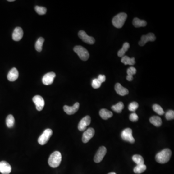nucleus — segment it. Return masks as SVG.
I'll return each mask as SVG.
<instances>
[{"instance_id":"obj_37","label":"nucleus","mask_w":174,"mask_h":174,"mask_svg":"<svg viewBox=\"0 0 174 174\" xmlns=\"http://www.w3.org/2000/svg\"><path fill=\"white\" fill-rule=\"evenodd\" d=\"M8 1L9 2H14L15 0H8Z\"/></svg>"},{"instance_id":"obj_15","label":"nucleus","mask_w":174,"mask_h":174,"mask_svg":"<svg viewBox=\"0 0 174 174\" xmlns=\"http://www.w3.org/2000/svg\"><path fill=\"white\" fill-rule=\"evenodd\" d=\"M79 108H80V103L77 102L72 107L64 106L63 107V110L68 115H73L78 111Z\"/></svg>"},{"instance_id":"obj_29","label":"nucleus","mask_w":174,"mask_h":174,"mask_svg":"<svg viewBox=\"0 0 174 174\" xmlns=\"http://www.w3.org/2000/svg\"><path fill=\"white\" fill-rule=\"evenodd\" d=\"M133 161L137 164V165L144 164V160L142 156L140 155H135L132 157Z\"/></svg>"},{"instance_id":"obj_9","label":"nucleus","mask_w":174,"mask_h":174,"mask_svg":"<svg viewBox=\"0 0 174 174\" xmlns=\"http://www.w3.org/2000/svg\"><path fill=\"white\" fill-rule=\"evenodd\" d=\"M156 36L153 33H149L147 35H144L141 36V40L139 42V46H144L148 42H153L156 40Z\"/></svg>"},{"instance_id":"obj_35","label":"nucleus","mask_w":174,"mask_h":174,"mask_svg":"<svg viewBox=\"0 0 174 174\" xmlns=\"http://www.w3.org/2000/svg\"><path fill=\"white\" fill-rule=\"evenodd\" d=\"M130 120L132 122H136L138 120V117L135 113H132L130 115Z\"/></svg>"},{"instance_id":"obj_36","label":"nucleus","mask_w":174,"mask_h":174,"mask_svg":"<svg viewBox=\"0 0 174 174\" xmlns=\"http://www.w3.org/2000/svg\"><path fill=\"white\" fill-rule=\"evenodd\" d=\"M98 80L100 82L103 83L105 81H106V76L103 75H99L98 76Z\"/></svg>"},{"instance_id":"obj_12","label":"nucleus","mask_w":174,"mask_h":174,"mask_svg":"<svg viewBox=\"0 0 174 174\" xmlns=\"http://www.w3.org/2000/svg\"><path fill=\"white\" fill-rule=\"evenodd\" d=\"M95 134V130L93 128H89L87 130H85L83 134L82 140L83 142L84 143H87L89 141V140L91 138H93V136Z\"/></svg>"},{"instance_id":"obj_3","label":"nucleus","mask_w":174,"mask_h":174,"mask_svg":"<svg viewBox=\"0 0 174 174\" xmlns=\"http://www.w3.org/2000/svg\"><path fill=\"white\" fill-rule=\"evenodd\" d=\"M127 18V15L126 13H119L113 18L112 20V24L113 26L117 28H121L124 25Z\"/></svg>"},{"instance_id":"obj_4","label":"nucleus","mask_w":174,"mask_h":174,"mask_svg":"<svg viewBox=\"0 0 174 174\" xmlns=\"http://www.w3.org/2000/svg\"><path fill=\"white\" fill-rule=\"evenodd\" d=\"M74 51L77 54L80 59L82 61H87L89 58V53L84 47L81 46H76L74 47Z\"/></svg>"},{"instance_id":"obj_14","label":"nucleus","mask_w":174,"mask_h":174,"mask_svg":"<svg viewBox=\"0 0 174 174\" xmlns=\"http://www.w3.org/2000/svg\"><path fill=\"white\" fill-rule=\"evenodd\" d=\"M12 170L11 165L6 161L0 162V172L2 174H9Z\"/></svg>"},{"instance_id":"obj_26","label":"nucleus","mask_w":174,"mask_h":174,"mask_svg":"<svg viewBox=\"0 0 174 174\" xmlns=\"http://www.w3.org/2000/svg\"><path fill=\"white\" fill-rule=\"evenodd\" d=\"M147 169L146 165L144 164L137 165L134 169V171L135 174H139L143 173Z\"/></svg>"},{"instance_id":"obj_2","label":"nucleus","mask_w":174,"mask_h":174,"mask_svg":"<svg viewBox=\"0 0 174 174\" xmlns=\"http://www.w3.org/2000/svg\"><path fill=\"white\" fill-rule=\"evenodd\" d=\"M62 161V155L59 151L53 152L48 160V164L52 168H56L59 167Z\"/></svg>"},{"instance_id":"obj_34","label":"nucleus","mask_w":174,"mask_h":174,"mask_svg":"<svg viewBox=\"0 0 174 174\" xmlns=\"http://www.w3.org/2000/svg\"><path fill=\"white\" fill-rule=\"evenodd\" d=\"M165 117L167 120H171L174 118V111L173 110H168L165 114Z\"/></svg>"},{"instance_id":"obj_7","label":"nucleus","mask_w":174,"mask_h":174,"mask_svg":"<svg viewBox=\"0 0 174 174\" xmlns=\"http://www.w3.org/2000/svg\"><path fill=\"white\" fill-rule=\"evenodd\" d=\"M78 36L83 41L89 45H93L95 42L94 37L89 36L84 30H80L78 33Z\"/></svg>"},{"instance_id":"obj_31","label":"nucleus","mask_w":174,"mask_h":174,"mask_svg":"<svg viewBox=\"0 0 174 174\" xmlns=\"http://www.w3.org/2000/svg\"><path fill=\"white\" fill-rule=\"evenodd\" d=\"M35 10L37 12V14L40 15H45L47 12L46 8L45 7H39V6H36L35 7Z\"/></svg>"},{"instance_id":"obj_16","label":"nucleus","mask_w":174,"mask_h":174,"mask_svg":"<svg viewBox=\"0 0 174 174\" xmlns=\"http://www.w3.org/2000/svg\"><path fill=\"white\" fill-rule=\"evenodd\" d=\"M23 36V30L21 27H16L15 29L13 34H12V39L15 41H19L21 40Z\"/></svg>"},{"instance_id":"obj_38","label":"nucleus","mask_w":174,"mask_h":174,"mask_svg":"<svg viewBox=\"0 0 174 174\" xmlns=\"http://www.w3.org/2000/svg\"><path fill=\"white\" fill-rule=\"evenodd\" d=\"M108 174H116L115 173H114V172H111V173H108Z\"/></svg>"},{"instance_id":"obj_17","label":"nucleus","mask_w":174,"mask_h":174,"mask_svg":"<svg viewBox=\"0 0 174 174\" xmlns=\"http://www.w3.org/2000/svg\"><path fill=\"white\" fill-rule=\"evenodd\" d=\"M19 74L18 70L14 67L10 70L7 75V79L10 81H15L19 77Z\"/></svg>"},{"instance_id":"obj_19","label":"nucleus","mask_w":174,"mask_h":174,"mask_svg":"<svg viewBox=\"0 0 174 174\" xmlns=\"http://www.w3.org/2000/svg\"><path fill=\"white\" fill-rule=\"evenodd\" d=\"M99 114L103 120H108L113 116V113L111 111H109L107 109H102L99 112Z\"/></svg>"},{"instance_id":"obj_21","label":"nucleus","mask_w":174,"mask_h":174,"mask_svg":"<svg viewBox=\"0 0 174 174\" xmlns=\"http://www.w3.org/2000/svg\"><path fill=\"white\" fill-rule=\"evenodd\" d=\"M121 62L124 63L125 65H134L135 63V58H130L127 56H124L122 57Z\"/></svg>"},{"instance_id":"obj_18","label":"nucleus","mask_w":174,"mask_h":174,"mask_svg":"<svg viewBox=\"0 0 174 174\" xmlns=\"http://www.w3.org/2000/svg\"><path fill=\"white\" fill-rule=\"evenodd\" d=\"M115 89L116 93L120 95H126L129 94V90H128V89L125 88L123 86H122V85L119 83H117L116 84L115 86Z\"/></svg>"},{"instance_id":"obj_10","label":"nucleus","mask_w":174,"mask_h":174,"mask_svg":"<svg viewBox=\"0 0 174 174\" xmlns=\"http://www.w3.org/2000/svg\"><path fill=\"white\" fill-rule=\"evenodd\" d=\"M33 101L36 106V109L38 111H41L45 106V101L43 97L40 95L35 96L33 97Z\"/></svg>"},{"instance_id":"obj_5","label":"nucleus","mask_w":174,"mask_h":174,"mask_svg":"<svg viewBox=\"0 0 174 174\" xmlns=\"http://www.w3.org/2000/svg\"><path fill=\"white\" fill-rule=\"evenodd\" d=\"M52 130L50 129H47L41 135L38 139V142L41 145H44L48 141L50 137L52 136Z\"/></svg>"},{"instance_id":"obj_1","label":"nucleus","mask_w":174,"mask_h":174,"mask_svg":"<svg viewBox=\"0 0 174 174\" xmlns=\"http://www.w3.org/2000/svg\"><path fill=\"white\" fill-rule=\"evenodd\" d=\"M172 152L169 149H165L159 152L156 155L155 159L160 163H167L171 158Z\"/></svg>"},{"instance_id":"obj_20","label":"nucleus","mask_w":174,"mask_h":174,"mask_svg":"<svg viewBox=\"0 0 174 174\" xmlns=\"http://www.w3.org/2000/svg\"><path fill=\"white\" fill-rule=\"evenodd\" d=\"M147 22L144 20H140L137 17H135L133 20V24L135 27L139 28L141 27H145L147 25Z\"/></svg>"},{"instance_id":"obj_33","label":"nucleus","mask_w":174,"mask_h":174,"mask_svg":"<svg viewBox=\"0 0 174 174\" xmlns=\"http://www.w3.org/2000/svg\"><path fill=\"white\" fill-rule=\"evenodd\" d=\"M101 84L102 83L100 82L97 78H95L93 80V81H92L91 86L93 87V88L96 89L99 88L101 86Z\"/></svg>"},{"instance_id":"obj_13","label":"nucleus","mask_w":174,"mask_h":174,"mask_svg":"<svg viewBox=\"0 0 174 174\" xmlns=\"http://www.w3.org/2000/svg\"><path fill=\"white\" fill-rule=\"evenodd\" d=\"M56 74L54 72H51L47 73L43 77V83L46 85H51L53 82L54 80Z\"/></svg>"},{"instance_id":"obj_24","label":"nucleus","mask_w":174,"mask_h":174,"mask_svg":"<svg viewBox=\"0 0 174 174\" xmlns=\"http://www.w3.org/2000/svg\"><path fill=\"white\" fill-rule=\"evenodd\" d=\"M130 48V44L126 42L123 44L121 49H120L117 52V55L120 57H122L125 55V52L128 50Z\"/></svg>"},{"instance_id":"obj_6","label":"nucleus","mask_w":174,"mask_h":174,"mask_svg":"<svg viewBox=\"0 0 174 174\" xmlns=\"http://www.w3.org/2000/svg\"><path fill=\"white\" fill-rule=\"evenodd\" d=\"M122 139L125 141L129 142L130 143H134L135 139L132 135V130L130 128H126L122 132L121 134Z\"/></svg>"},{"instance_id":"obj_22","label":"nucleus","mask_w":174,"mask_h":174,"mask_svg":"<svg viewBox=\"0 0 174 174\" xmlns=\"http://www.w3.org/2000/svg\"><path fill=\"white\" fill-rule=\"evenodd\" d=\"M149 121L151 124L156 127H159L162 124V119L158 116L151 117L149 119Z\"/></svg>"},{"instance_id":"obj_28","label":"nucleus","mask_w":174,"mask_h":174,"mask_svg":"<svg viewBox=\"0 0 174 174\" xmlns=\"http://www.w3.org/2000/svg\"><path fill=\"white\" fill-rule=\"evenodd\" d=\"M6 123L7 126L8 128L13 127L14 125L15 119L14 117L12 115H9L6 119Z\"/></svg>"},{"instance_id":"obj_27","label":"nucleus","mask_w":174,"mask_h":174,"mask_svg":"<svg viewBox=\"0 0 174 174\" xmlns=\"http://www.w3.org/2000/svg\"><path fill=\"white\" fill-rule=\"evenodd\" d=\"M44 41H45V39H44L43 37H40L38 38L37 42L35 43V49L38 52H41L42 50L43 45Z\"/></svg>"},{"instance_id":"obj_8","label":"nucleus","mask_w":174,"mask_h":174,"mask_svg":"<svg viewBox=\"0 0 174 174\" xmlns=\"http://www.w3.org/2000/svg\"><path fill=\"white\" fill-rule=\"evenodd\" d=\"M107 149L106 147L104 146H102L100 147L98 151L96 152L94 158V161L96 163H99L101 162L103 159L104 156L106 155L107 153Z\"/></svg>"},{"instance_id":"obj_25","label":"nucleus","mask_w":174,"mask_h":174,"mask_svg":"<svg viewBox=\"0 0 174 174\" xmlns=\"http://www.w3.org/2000/svg\"><path fill=\"white\" fill-rule=\"evenodd\" d=\"M124 104H123V103L120 102L114 106H112L111 108L115 112L117 113H120L121 112L122 110L124 108Z\"/></svg>"},{"instance_id":"obj_23","label":"nucleus","mask_w":174,"mask_h":174,"mask_svg":"<svg viewBox=\"0 0 174 174\" xmlns=\"http://www.w3.org/2000/svg\"><path fill=\"white\" fill-rule=\"evenodd\" d=\"M136 69L134 67H130L129 68L127 71V76L126 77V79L129 81H131L133 80V75L136 74Z\"/></svg>"},{"instance_id":"obj_30","label":"nucleus","mask_w":174,"mask_h":174,"mask_svg":"<svg viewBox=\"0 0 174 174\" xmlns=\"http://www.w3.org/2000/svg\"><path fill=\"white\" fill-rule=\"evenodd\" d=\"M153 110L159 115H163L164 113L163 109L159 104H154L152 106Z\"/></svg>"},{"instance_id":"obj_11","label":"nucleus","mask_w":174,"mask_h":174,"mask_svg":"<svg viewBox=\"0 0 174 174\" xmlns=\"http://www.w3.org/2000/svg\"><path fill=\"white\" fill-rule=\"evenodd\" d=\"M91 122V118L89 116H86L80 121L78 124V129L80 131H84L87 128V126Z\"/></svg>"},{"instance_id":"obj_32","label":"nucleus","mask_w":174,"mask_h":174,"mask_svg":"<svg viewBox=\"0 0 174 174\" xmlns=\"http://www.w3.org/2000/svg\"><path fill=\"white\" fill-rule=\"evenodd\" d=\"M138 104L136 102H133L129 105L128 109L130 111L135 112L138 108Z\"/></svg>"}]
</instances>
